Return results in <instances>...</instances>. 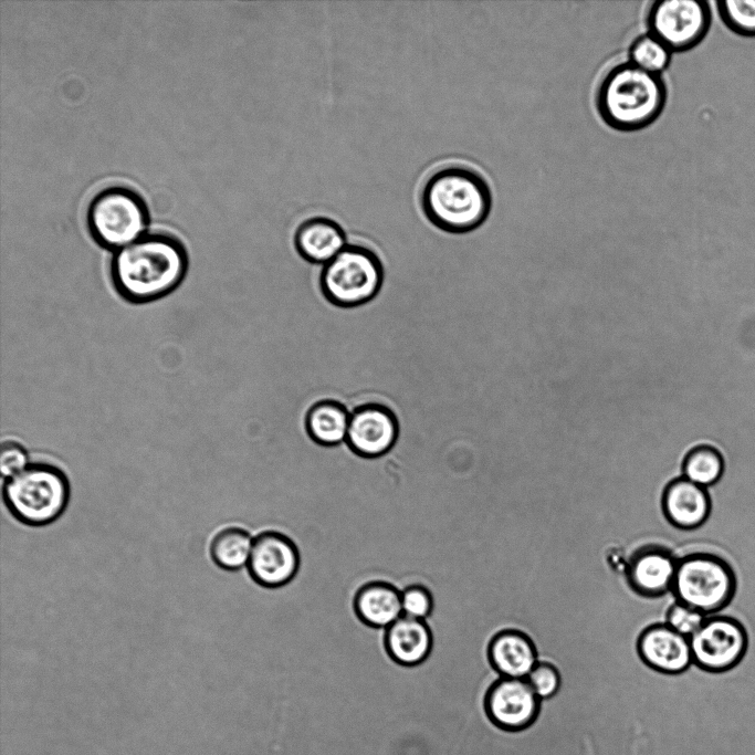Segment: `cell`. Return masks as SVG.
<instances>
[{
    "label": "cell",
    "mask_w": 755,
    "mask_h": 755,
    "mask_svg": "<svg viewBox=\"0 0 755 755\" xmlns=\"http://www.w3.org/2000/svg\"><path fill=\"white\" fill-rule=\"evenodd\" d=\"M384 282L379 256L361 244H347L325 263L319 274L324 297L335 306L349 308L371 301Z\"/></svg>",
    "instance_id": "6"
},
{
    "label": "cell",
    "mask_w": 755,
    "mask_h": 755,
    "mask_svg": "<svg viewBox=\"0 0 755 755\" xmlns=\"http://www.w3.org/2000/svg\"><path fill=\"white\" fill-rule=\"evenodd\" d=\"M189 258L181 241L167 233H146L115 251L109 277L126 302L146 304L172 293L185 280Z\"/></svg>",
    "instance_id": "1"
},
{
    "label": "cell",
    "mask_w": 755,
    "mask_h": 755,
    "mask_svg": "<svg viewBox=\"0 0 755 755\" xmlns=\"http://www.w3.org/2000/svg\"><path fill=\"white\" fill-rule=\"evenodd\" d=\"M254 536L243 527L227 526L211 539L209 554L213 564L226 572L247 568Z\"/></svg>",
    "instance_id": "21"
},
{
    "label": "cell",
    "mask_w": 755,
    "mask_h": 755,
    "mask_svg": "<svg viewBox=\"0 0 755 755\" xmlns=\"http://www.w3.org/2000/svg\"><path fill=\"white\" fill-rule=\"evenodd\" d=\"M679 558L661 544H644L627 558L626 578L640 596L661 598L671 594Z\"/></svg>",
    "instance_id": "13"
},
{
    "label": "cell",
    "mask_w": 755,
    "mask_h": 755,
    "mask_svg": "<svg viewBox=\"0 0 755 755\" xmlns=\"http://www.w3.org/2000/svg\"><path fill=\"white\" fill-rule=\"evenodd\" d=\"M661 507L663 516L672 527L693 531L709 520L712 499L707 489L681 475L664 485Z\"/></svg>",
    "instance_id": "15"
},
{
    "label": "cell",
    "mask_w": 755,
    "mask_h": 755,
    "mask_svg": "<svg viewBox=\"0 0 755 755\" xmlns=\"http://www.w3.org/2000/svg\"><path fill=\"white\" fill-rule=\"evenodd\" d=\"M667 97L668 90L661 75L626 61L611 66L604 74L595 103L607 126L619 132H636L659 118Z\"/></svg>",
    "instance_id": "3"
},
{
    "label": "cell",
    "mask_w": 755,
    "mask_h": 755,
    "mask_svg": "<svg viewBox=\"0 0 755 755\" xmlns=\"http://www.w3.org/2000/svg\"><path fill=\"white\" fill-rule=\"evenodd\" d=\"M384 644L389 658L402 667L421 664L430 654L433 637L426 620L402 615L385 629Z\"/></svg>",
    "instance_id": "17"
},
{
    "label": "cell",
    "mask_w": 755,
    "mask_h": 755,
    "mask_svg": "<svg viewBox=\"0 0 755 755\" xmlns=\"http://www.w3.org/2000/svg\"><path fill=\"white\" fill-rule=\"evenodd\" d=\"M717 12L731 31L755 38V0H721Z\"/></svg>",
    "instance_id": "24"
},
{
    "label": "cell",
    "mask_w": 755,
    "mask_h": 755,
    "mask_svg": "<svg viewBox=\"0 0 755 755\" xmlns=\"http://www.w3.org/2000/svg\"><path fill=\"white\" fill-rule=\"evenodd\" d=\"M646 21L648 32L672 52H684L705 38L711 25V10L702 0H658L650 4Z\"/></svg>",
    "instance_id": "8"
},
{
    "label": "cell",
    "mask_w": 755,
    "mask_h": 755,
    "mask_svg": "<svg viewBox=\"0 0 755 755\" xmlns=\"http://www.w3.org/2000/svg\"><path fill=\"white\" fill-rule=\"evenodd\" d=\"M300 564V552L291 537L277 531H261L254 536L247 572L256 585L273 589L293 580Z\"/></svg>",
    "instance_id": "10"
},
{
    "label": "cell",
    "mask_w": 755,
    "mask_h": 755,
    "mask_svg": "<svg viewBox=\"0 0 755 755\" xmlns=\"http://www.w3.org/2000/svg\"><path fill=\"white\" fill-rule=\"evenodd\" d=\"M350 412L339 401L323 399L313 403L305 416V430L313 442L336 447L346 442Z\"/></svg>",
    "instance_id": "20"
},
{
    "label": "cell",
    "mask_w": 755,
    "mask_h": 755,
    "mask_svg": "<svg viewBox=\"0 0 755 755\" xmlns=\"http://www.w3.org/2000/svg\"><path fill=\"white\" fill-rule=\"evenodd\" d=\"M487 659L497 675L525 679L539 661V656L528 633L517 628H504L490 639Z\"/></svg>",
    "instance_id": "16"
},
{
    "label": "cell",
    "mask_w": 755,
    "mask_h": 755,
    "mask_svg": "<svg viewBox=\"0 0 755 755\" xmlns=\"http://www.w3.org/2000/svg\"><path fill=\"white\" fill-rule=\"evenodd\" d=\"M293 241L297 253L304 260L323 265L347 245L343 227L337 221L322 216L302 221L294 232Z\"/></svg>",
    "instance_id": "18"
},
{
    "label": "cell",
    "mask_w": 755,
    "mask_h": 755,
    "mask_svg": "<svg viewBox=\"0 0 755 755\" xmlns=\"http://www.w3.org/2000/svg\"><path fill=\"white\" fill-rule=\"evenodd\" d=\"M353 606L363 623L386 629L402 616L401 589L384 580L368 581L356 591Z\"/></svg>",
    "instance_id": "19"
},
{
    "label": "cell",
    "mask_w": 755,
    "mask_h": 755,
    "mask_svg": "<svg viewBox=\"0 0 755 755\" xmlns=\"http://www.w3.org/2000/svg\"><path fill=\"white\" fill-rule=\"evenodd\" d=\"M706 617L701 611L674 600L665 612L664 623L690 638L700 629Z\"/></svg>",
    "instance_id": "27"
},
{
    "label": "cell",
    "mask_w": 755,
    "mask_h": 755,
    "mask_svg": "<svg viewBox=\"0 0 755 755\" xmlns=\"http://www.w3.org/2000/svg\"><path fill=\"white\" fill-rule=\"evenodd\" d=\"M637 651L644 664L660 674L678 675L693 665L690 639L664 622L640 633Z\"/></svg>",
    "instance_id": "14"
},
{
    "label": "cell",
    "mask_w": 755,
    "mask_h": 755,
    "mask_svg": "<svg viewBox=\"0 0 755 755\" xmlns=\"http://www.w3.org/2000/svg\"><path fill=\"white\" fill-rule=\"evenodd\" d=\"M86 221L92 238L115 252L147 233L148 213L136 192L115 186L93 197Z\"/></svg>",
    "instance_id": "7"
},
{
    "label": "cell",
    "mask_w": 755,
    "mask_h": 755,
    "mask_svg": "<svg viewBox=\"0 0 755 755\" xmlns=\"http://www.w3.org/2000/svg\"><path fill=\"white\" fill-rule=\"evenodd\" d=\"M398 434L395 412L385 405L369 402L350 412L345 443L357 457L373 460L387 454L397 442Z\"/></svg>",
    "instance_id": "12"
},
{
    "label": "cell",
    "mask_w": 755,
    "mask_h": 755,
    "mask_svg": "<svg viewBox=\"0 0 755 755\" xmlns=\"http://www.w3.org/2000/svg\"><path fill=\"white\" fill-rule=\"evenodd\" d=\"M419 201L423 216L436 228L450 233H466L487 219L492 209V191L478 170L449 164L426 178Z\"/></svg>",
    "instance_id": "2"
},
{
    "label": "cell",
    "mask_w": 755,
    "mask_h": 755,
    "mask_svg": "<svg viewBox=\"0 0 755 755\" xmlns=\"http://www.w3.org/2000/svg\"><path fill=\"white\" fill-rule=\"evenodd\" d=\"M525 679L541 701L554 698L563 683L559 668L548 660H539Z\"/></svg>",
    "instance_id": "25"
},
{
    "label": "cell",
    "mask_w": 755,
    "mask_h": 755,
    "mask_svg": "<svg viewBox=\"0 0 755 755\" xmlns=\"http://www.w3.org/2000/svg\"><path fill=\"white\" fill-rule=\"evenodd\" d=\"M737 577L717 554L693 552L679 557L671 594L705 616L720 614L734 599Z\"/></svg>",
    "instance_id": "5"
},
{
    "label": "cell",
    "mask_w": 755,
    "mask_h": 755,
    "mask_svg": "<svg viewBox=\"0 0 755 755\" xmlns=\"http://www.w3.org/2000/svg\"><path fill=\"white\" fill-rule=\"evenodd\" d=\"M723 472L724 460L710 445H699L690 450L682 462V476L705 489L716 484Z\"/></svg>",
    "instance_id": "22"
},
{
    "label": "cell",
    "mask_w": 755,
    "mask_h": 755,
    "mask_svg": "<svg viewBox=\"0 0 755 755\" xmlns=\"http://www.w3.org/2000/svg\"><path fill=\"white\" fill-rule=\"evenodd\" d=\"M30 463L28 451L20 442L7 440L2 443L0 452V470L3 479L19 473Z\"/></svg>",
    "instance_id": "28"
},
{
    "label": "cell",
    "mask_w": 755,
    "mask_h": 755,
    "mask_svg": "<svg viewBox=\"0 0 755 755\" xmlns=\"http://www.w3.org/2000/svg\"><path fill=\"white\" fill-rule=\"evenodd\" d=\"M402 615L427 620L434 609L432 591L421 583H410L401 589Z\"/></svg>",
    "instance_id": "26"
},
{
    "label": "cell",
    "mask_w": 755,
    "mask_h": 755,
    "mask_svg": "<svg viewBox=\"0 0 755 755\" xmlns=\"http://www.w3.org/2000/svg\"><path fill=\"white\" fill-rule=\"evenodd\" d=\"M672 53L661 40L647 32L631 43L628 61L643 71L661 75L670 65Z\"/></svg>",
    "instance_id": "23"
},
{
    "label": "cell",
    "mask_w": 755,
    "mask_h": 755,
    "mask_svg": "<svg viewBox=\"0 0 755 755\" xmlns=\"http://www.w3.org/2000/svg\"><path fill=\"white\" fill-rule=\"evenodd\" d=\"M693 665L711 673H723L735 668L748 649L745 626L727 615L707 616L690 638Z\"/></svg>",
    "instance_id": "9"
},
{
    "label": "cell",
    "mask_w": 755,
    "mask_h": 755,
    "mask_svg": "<svg viewBox=\"0 0 755 755\" xmlns=\"http://www.w3.org/2000/svg\"><path fill=\"white\" fill-rule=\"evenodd\" d=\"M1 493L6 508L15 521L30 527H43L65 513L71 484L61 468L39 461L3 479Z\"/></svg>",
    "instance_id": "4"
},
{
    "label": "cell",
    "mask_w": 755,
    "mask_h": 755,
    "mask_svg": "<svg viewBox=\"0 0 755 755\" xmlns=\"http://www.w3.org/2000/svg\"><path fill=\"white\" fill-rule=\"evenodd\" d=\"M541 702L526 679L499 677L489 685L483 704L495 726L517 732L535 722Z\"/></svg>",
    "instance_id": "11"
}]
</instances>
